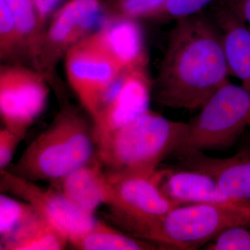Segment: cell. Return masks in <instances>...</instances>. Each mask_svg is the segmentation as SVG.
<instances>
[{
	"label": "cell",
	"mask_w": 250,
	"mask_h": 250,
	"mask_svg": "<svg viewBox=\"0 0 250 250\" xmlns=\"http://www.w3.org/2000/svg\"><path fill=\"white\" fill-rule=\"evenodd\" d=\"M174 22L151 94L161 107L200 109L230 82L223 34L204 11Z\"/></svg>",
	"instance_id": "1"
},
{
	"label": "cell",
	"mask_w": 250,
	"mask_h": 250,
	"mask_svg": "<svg viewBox=\"0 0 250 250\" xmlns=\"http://www.w3.org/2000/svg\"><path fill=\"white\" fill-rule=\"evenodd\" d=\"M96 154L93 123L75 106L65 104L19 160L5 170L23 179L52 185Z\"/></svg>",
	"instance_id": "2"
},
{
	"label": "cell",
	"mask_w": 250,
	"mask_h": 250,
	"mask_svg": "<svg viewBox=\"0 0 250 250\" xmlns=\"http://www.w3.org/2000/svg\"><path fill=\"white\" fill-rule=\"evenodd\" d=\"M187 130V123L146 109L97 143V154L106 174H153L183 147Z\"/></svg>",
	"instance_id": "3"
},
{
	"label": "cell",
	"mask_w": 250,
	"mask_h": 250,
	"mask_svg": "<svg viewBox=\"0 0 250 250\" xmlns=\"http://www.w3.org/2000/svg\"><path fill=\"white\" fill-rule=\"evenodd\" d=\"M250 220V203L178 205L153 225L146 240L166 250H197L227 229Z\"/></svg>",
	"instance_id": "4"
},
{
	"label": "cell",
	"mask_w": 250,
	"mask_h": 250,
	"mask_svg": "<svg viewBox=\"0 0 250 250\" xmlns=\"http://www.w3.org/2000/svg\"><path fill=\"white\" fill-rule=\"evenodd\" d=\"M187 123L183 147L197 150H223L241 139L250 126V93L229 82Z\"/></svg>",
	"instance_id": "5"
},
{
	"label": "cell",
	"mask_w": 250,
	"mask_h": 250,
	"mask_svg": "<svg viewBox=\"0 0 250 250\" xmlns=\"http://www.w3.org/2000/svg\"><path fill=\"white\" fill-rule=\"evenodd\" d=\"M153 174H108L111 198L108 218L125 232L145 240L153 225L176 206Z\"/></svg>",
	"instance_id": "6"
},
{
	"label": "cell",
	"mask_w": 250,
	"mask_h": 250,
	"mask_svg": "<svg viewBox=\"0 0 250 250\" xmlns=\"http://www.w3.org/2000/svg\"><path fill=\"white\" fill-rule=\"evenodd\" d=\"M64 58L69 84L93 121L125 70L104 50L95 32L69 49Z\"/></svg>",
	"instance_id": "7"
},
{
	"label": "cell",
	"mask_w": 250,
	"mask_h": 250,
	"mask_svg": "<svg viewBox=\"0 0 250 250\" xmlns=\"http://www.w3.org/2000/svg\"><path fill=\"white\" fill-rule=\"evenodd\" d=\"M48 80L34 67L4 63L0 68V117L4 127L25 137L46 107Z\"/></svg>",
	"instance_id": "8"
},
{
	"label": "cell",
	"mask_w": 250,
	"mask_h": 250,
	"mask_svg": "<svg viewBox=\"0 0 250 250\" xmlns=\"http://www.w3.org/2000/svg\"><path fill=\"white\" fill-rule=\"evenodd\" d=\"M100 0H70L51 18L42 34L34 68L52 80L57 62L87 36L103 20Z\"/></svg>",
	"instance_id": "9"
},
{
	"label": "cell",
	"mask_w": 250,
	"mask_h": 250,
	"mask_svg": "<svg viewBox=\"0 0 250 250\" xmlns=\"http://www.w3.org/2000/svg\"><path fill=\"white\" fill-rule=\"evenodd\" d=\"M0 188L29 202L41 215L67 237L69 243L89 231L99 220L77 207L62 192L52 187L43 188L36 182L0 170Z\"/></svg>",
	"instance_id": "10"
},
{
	"label": "cell",
	"mask_w": 250,
	"mask_h": 250,
	"mask_svg": "<svg viewBox=\"0 0 250 250\" xmlns=\"http://www.w3.org/2000/svg\"><path fill=\"white\" fill-rule=\"evenodd\" d=\"M143 68L135 67L123 72L110 88L98 116L92 121L96 143L147 109L151 87Z\"/></svg>",
	"instance_id": "11"
},
{
	"label": "cell",
	"mask_w": 250,
	"mask_h": 250,
	"mask_svg": "<svg viewBox=\"0 0 250 250\" xmlns=\"http://www.w3.org/2000/svg\"><path fill=\"white\" fill-rule=\"evenodd\" d=\"M174 156L178 166L209 174L229 197L250 202V133L229 157H212L202 151L187 148H181Z\"/></svg>",
	"instance_id": "12"
},
{
	"label": "cell",
	"mask_w": 250,
	"mask_h": 250,
	"mask_svg": "<svg viewBox=\"0 0 250 250\" xmlns=\"http://www.w3.org/2000/svg\"><path fill=\"white\" fill-rule=\"evenodd\" d=\"M156 180L166 196L177 205L250 203L229 197L214 178L202 171L176 166L158 168Z\"/></svg>",
	"instance_id": "13"
},
{
	"label": "cell",
	"mask_w": 250,
	"mask_h": 250,
	"mask_svg": "<svg viewBox=\"0 0 250 250\" xmlns=\"http://www.w3.org/2000/svg\"><path fill=\"white\" fill-rule=\"evenodd\" d=\"M50 186L91 214L100 206L108 205L111 201V184L98 154L86 164Z\"/></svg>",
	"instance_id": "14"
},
{
	"label": "cell",
	"mask_w": 250,
	"mask_h": 250,
	"mask_svg": "<svg viewBox=\"0 0 250 250\" xmlns=\"http://www.w3.org/2000/svg\"><path fill=\"white\" fill-rule=\"evenodd\" d=\"M135 21L113 14L95 31L103 48L124 70L144 66L141 33Z\"/></svg>",
	"instance_id": "15"
},
{
	"label": "cell",
	"mask_w": 250,
	"mask_h": 250,
	"mask_svg": "<svg viewBox=\"0 0 250 250\" xmlns=\"http://www.w3.org/2000/svg\"><path fill=\"white\" fill-rule=\"evenodd\" d=\"M216 1L211 15L223 34L230 75L250 93V31L231 10Z\"/></svg>",
	"instance_id": "16"
},
{
	"label": "cell",
	"mask_w": 250,
	"mask_h": 250,
	"mask_svg": "<svg viewBox=\"0 0 250 250\" xmlns=\"http://www.w3.org/2000/svg\"><path fill=\"white\" fill-rule=\"evenodd\" d=\"M69 244L67 237L40 213L0 241L1 250H60Z\"/></svg>",
	"instance_id": "17"
},
{
	"label": "cell",
	"mask_w": 250,
	"mask_h": 250,
	"mask_svg": "<svg viewBox=\"0 0 250 250\" xmlns=\"http://www.w3.org/2000/svg\"><path fill=\"white\" fill-rule=\"evenodd\" d=\"M69 244L81 250H166L157 243L121 232L100 220L91 229Z\"/></svg>",
	"instance_id": "18"
},
{
	"label": "cell",
	"mask_w": 250,
	"mask_h": 250,
	"mask_svg": "<svg viewBox=\"0 0 250 250\" xmlns=\"http://www.w3.org/2000/svg\"><path fill=\"white\" fill-rule=\"evenodd\" d=\"M3 1L14 16L25 46L28 58L34 67L41 39L34 0Z\"/></svg>",
	"instance_id": "19"
},
{
	"label": "cell",
	"mask_w": 250,
	"mask_h": 250,
	"mask_svg": "<svg viewBox=\"0 0 250 250\" xmlns=\"http://www.w3.org/2000/svg\"><path fill=\"white\" fill-rule=\"evenodd\" d=\"M27 59L25 46L11 11L0 0V59L4 63H21Z\"/></svg>",
	"instance_id": "20"
},
{
	"label": "cell",
	"mask_w": 250,
	"mask_h": 250,
	"mask_svg": "<svg viewBox=\"0 0 250 250\" xmlns=\"http://www.w3.org/2000/svg\"><path fill=\"white\" fill-rule=\"evenodd\" d=\"M39 212L29 202L5 193L0 195V241L13 234L21 225Z\"/></svg>",
	"instance_id": "21"
},
{
	"label": "cell",
	"mask_w": 250,
	"mask_h": 250,
	"mask_svg": "<svg viewBox=\"0 0 250 250\" xmlns=\"http://www.w3.org/2000/svg\"><path fill=\"white\" fill-rule=\"evenodd\" d=\"M207 250H250V220L227 229L207 243Z\"/></svg>",
	"instance_id": "22"
},
{
	"label": "cell",
	"mask_w": 250,
	"mask_h": 250,
	"mask_svg": "<svg viewBox=\"0 0 250 250\" xmlns=\"http://www.w3.org/2000/svg\"><path fill=\"white\" fill-rule=\"evenodd\" d=\"M217 0H166L150 19L162 22L176 21L204 11Z\"/></svg>",
	"instance_id": "23"
},
{
	"label": "cell",
	"mask_w": 250,
	"mask_h": 250,
	"mask_svg": "<svg viewBox=\"0 0 250 250\" xmlns=\"http://www.w3.org/2000/svg\"><path fill=\"white\" fill-rule=\"evenodd\" d=\"M24 139L11 130H0V169L7 168L12 161L18 145Z\"/></svg>",
	"instance_id": "24"
},
{
	"label": "cell",
	"mask_w": 250,
	"mask_h": 250,
	"mask_svg": "<svg viewBox=\"0 0 250 250\" xmlns=\"http://www.w3.org/2000/svg\"><path fill=\"white\" fill-rule=\"evenodd\" d=\"M61 1L62 0H34L39 23L40 42L42 34L47 27V24H49L48 21H50V18L53 16V12Z\"/></svg>",
	"instance_id": "25"
},
{
	"label": "cell",
	"mask_w": 250,
	"mask_h": 250,
	"mask_svg": "<svg viewBox=\"0 0 250 250\" xmlns=\"http://www.w3.org/2000/svg\"><path fill=\"white\" fill-rule=\"evenodd\" d=\"M240 18L250 31V0H217Z\"/></svg>",
	"instance_id": "26"
},
{
	"label": "cell",
	"mask_w": 250,
	"mask_h": 250,
	"mask_svg": "<svg viewBox=\"0 0 250 250\" xmlns=\"http://www.w3.org/2000/svg\"><path fill=\"white\" fill-rule=\"evenodd\" d=\"M120 1H121V0H108V2L109 3V6H111V8H113V6H114L117 3L119 2Z\"/></svg>",
	"instance_id": "27"
}]
</instances>
